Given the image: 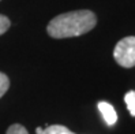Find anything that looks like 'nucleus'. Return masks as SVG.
<instances>
[{"instance_id":"f257e3e1","label":"nucleus","mask_w":135,"mask_h":134,"mask_svg":"<svg viewBox=\"0 0 135 134\" xmlns=\"http://www.w3.org/2000/svg\"><path fill=\"white\" fill-rule=\"evenodd\" d=\"M97 25L96 14L90 10H78L60 14L46 26L52 38H70L89 33Z\"/></svg>"},{"instance_id":"f03ea898","label":"nucleus","mask_w":135,"mask_h":134,"mask_svg":"<svg viewBox=\"0 0 135 134\" xmlns=\"http://www.w3.org/2000/svg\"><path fill=\"white\" fill-rule=\"evenodd\" d=\"M113 58L122 67L131 68L135 66V36L124 37L116 44Z\"/></svg>"},{"instance_id":"7ed1b4c3","label":"nucleus","mask_w":135,"mask_h":134,"mask_svg":"<svg viewBox=\"0 0 135 134\" xmlns=\"http://www.w3.org/2000/svg\"><path fill=\"white\" fill-rule=\"evenodd\" d=\"M98 109L102 115V118H104V121L108 126H113L117 121V114L115 111L113 105H110L109 103H107V101H100L98 103Z\"/></svg>"},{"instance_id":"20e7f679","label":"nucleus","mask_w":135,"mask_h":134,"mask_svg":"<svg viewBox=\"0 0 135 134\" xmlns=\"http://www.w3.org/2000/svg\"><path fill=\"white\" fill-rule=\"evenodd\" d=\"M41 134H75L73 133L70 129H67L66 126H61V124H52L48 126L42 130Z\"/></svg>"},{"instance_id":"39448f33","label":"nucleus","mask_w":135,"mask_h":134,"mask_svg":"<svg viewBox=\"0 0 135 134\" xmlns=\"http://www.w3.org/2000/svg\"><path fill=\"white\" fill-rule=\"evenodd\" d=\"M124 101L127 104V108L132 116H135V90H130L126 93L124 96Z\"/></svg>"},{"instance_id":"423d86ee","label":"nucleus","mask_w":135,"mask_h":134,"mask_svg":"<svg viewBox=\"0 0 135 134\" xmlns=\"http://www.w3.org/2000/svg\"><path fill=\"white\" fill-rule=\"evenodd\" d=\"M8 88H10V78L4 73L0 71V99L6 94V92L8 90Z\"/></svg>"},{"instance_id":"0eeeda50","label":"nucleus","mask_w":135,"mask_h":134,"mask_svg":"<svg viewBox=\"0 0 135 134\" xmlns=\"http://www.w3.org/2000/svg\"><path fill=\"white\" fill-rule=\"evenodd\" d=\"M6 134H29L25 126H22L19 123H15V124H11L8 129H7V133Z\"/></svg>"},{"instance_id":"6e6552de","label":"nucleus","mask_w":135,"mask_h":134,"mask_svg":"<svg viewBox=\"0 0 135 134\" xmlns=\"http://www.w3.org/2000/svg\"><path fill=\"white\" fill-rule=\"evenodd\" d=\"M10 26H11L10 19L7 18L6 15H2V14H0V36L4 34L6 31L10 29Z\"/></svg>"},{"instance_id":"1a4fd4ad","label":"nucleus","mask_w":135,"mask_h":134,"mask_svg":"<svg viewBox=\"0 0 135 134\" xmlns=\"http://www.w3.org/2000/svg\"><path fill=\"white\" fill-rule=\"evenodd\" d=\"M42 130H44L42 127H37V129H36V133H37V134H41V133H42Z\"/></svg>"}]
</instances>
